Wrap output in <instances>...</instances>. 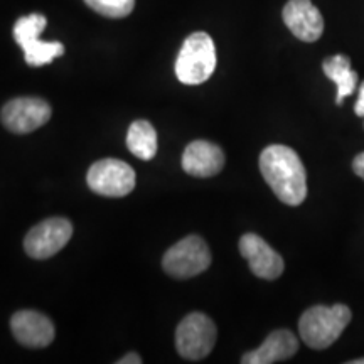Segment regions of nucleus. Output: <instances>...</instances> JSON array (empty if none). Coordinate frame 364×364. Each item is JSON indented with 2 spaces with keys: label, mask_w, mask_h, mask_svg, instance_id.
Here are the masks:
<instances>
[{
  "label": "nucleus",
  "mask_w": 364,
  "mask_h": 364,
  "mask_svg": "<svg viewBox=\"0 0 364 364\" xmlns=\"http://www.w3.org/2000/svg\"><path fill=\"white\" fill-rule=\"evenodd\" d=\"M216 324L203 312L186 316L177 326L176 348L181 358L188 361H201L211 354L216 344Z\"/></svg>",
  "instance_id": "obj_4"
},
{
  "label": "nucleus",
  "mask_w": 364,
  "mask_h": 364,
  "mask_svg": "<svg viewBox=\"0 0 364 364\" xmlns=\"http://www.w3.org/2000/svg\"><path fill=\"white\" fill-rule=\"evenodd\" d=\"M216 70V48L211 36L194 33L182 44L176 59V76L184 85H201Z\"/></svg>",
  "instance_id": "obj_3"
},
{
  "label": "nucleus",
  "mask_w": 364,
  "mask_h": 364,
  "mask_svg": "<svg viewBox=\"0 0 364 364\" xmlns=\"http://www.w3.org/2000/svg\"><path fill=\"white\" fill-rule=\"evenodd\" d=\"M211 265V252L201 236L191 235L167 250L162 267L167 275L184 280L206 272Z\"/></svg>",
  "instance_id": "obj_5"
},
{
  "label": "nucleus",
  "mask_w": 364,
  "mask_h": 364,
  "mask_svg": "<svg viewBox=\"0 0 364 364\" xmlns=\"http://www.w3.org/2000/svg\"><path fill=\"white\" fill-rule=\"evenodd\" d=\"M284 22L290 33L304 43H316L324 33V19L311 0H289L284 7Z\"/></svg>",
  "instance_id": "obj_10"
},
{
  "label": "nucleus",
  "mask_w": 364,
  "mask_h": 364,
  "mask_svg": "<svg viewBox=\"0 0 364 364\" xmlns=\"http://www.w3.org/2000/svg\"><path fill=\"white\" fill-rule=\"evenodd\" d=\"M322 70H324L326 76L331 81H334L338 86V97H336V103L343 105V100L351 95L358 88V73L351 70V59L344 54H336V56L327 58L322 63Z\"/></svg>",
  "instance_id": "obj_14"
},
{
  "label": "nucleus",
  "mask_w": 364,
  "mask_h": 364,
  "mask_svg": "<svg viewBox=\"0 0 364 364\" xmlns=\"http://www.w3.org/2000/svg\"><path fill=\"white\" fill-rule=\"evenodd\" d=\"M299 351V339L289 329L273 331L255 351L241 356L243 364H273L287 361Z\"/></svg>",
  "instance_id": "obj_13"
},
{
  "label": "nucleus",
  "mask_w": 364,
  "mask_h": 364,
  "mask_svg": "<svg viewBox=\"0 0 364 364\" xmlns=\"http://www.w3.org/2000/svg\"><path fill=\"white\" fill-rule=\"evenodd\" d=\"M86 182L93 193L105 198H124L135 188V171L124 161L103 159L90 167Z\"/></svg>",
  "instance_id": "obj_6"
},
{
  "label": "nucleus",
  "mask_w": 364,
  "mask_h": 364,
  "mask_svg": "<svg viewBox=\"0 0 364 364\" xmlns=\"http://www.w3.org/2000/svg\"><path fill=\"white\" fill-rule=\"evenodd\" d=\"M14 338L26 348L41 349L54 341V324L51 318L38 311H19L11 318Z\"/></svg>",
  "instance_id": "obj_11"
},
{
  "label": "nucleus",
  "mask_w": 364,
  "mask_h": 364,
  "mask_svg": "<svg viewBox=\"0 0 364 364\" xmlns=\"http://www.w3.org/2000/svg\"><path fill=\"white\" fill-rule=\"evenodd\" d=\"M118 364H142V358H140L136 353H130L127 354L125 358H122L120 361H118Z\"/></svg>",
  "instance_id": "obj_21"
},
{
  "label": "nucleus",
  "mask_w": 364,
  "mask_h": 364,
  "mask_svg": "<svg viewBox=\"0 0 364 364\" xmlns=\"http://www.w3.org/2000/svg\"><path fill=\"white\" fill-rule=\"evenodd\" d=\"M354 112H356L358 117H364V81L359 86V95L356 100V105H354Z\"/></svg>",
  "instance_id": "obj_19"
},
{
  "label": "nucleus",
  "mask_w": 364,
  "mask_h": 364,
  "mask_svg": "<svg viewBox=\"0 0 364 364\" xmlns=\"http://www.w3.org/2000/svg\"><path fill=\"white\" fill-rule=\"evenodd\" d=\"M73 236V225L66 218H49L29 231L24 240V250L31 258L46 260L66 247Z\"/></svg>",
  "instance_id": "obj_7"
},
{
  "label": "nucleus",
  "mask_w": 364,
  "mask_h": 364,
  "mask_svg": "<svg viewBox=\"0 0 364 364\" xmlns=\"http://www.w3.org/2000/svg\"><path fill=\"white\" fill-rule=\"evenodd\" d=\"M263 179L282 203L299 206L307 196L306 167L299 154L287 145H270L260 156Z\"/></svg>",
  "instance_id": "obj_1"
},
{
  "label": "nucleus",
  "mask_w": 364,
  "mask_h": 364,
  "mask_svg": "<svg viewBox=\"0 0 364 364\" xmlns=\"http://www.w3.org/2000/svg\"><path fill=\"white\" fill-rule=\"evenodd\" d=\"M127 147L135 157L150 161L157 154V132L147 120H136L127 134Z\"/></svg>",
  "instance_id": "obj_15"
},
{
  "label": "nucleus",
  "mask_w": 364,
  "mask_h": 364,
  "mask_svg": "<svg viewBox=\"0 0 364 364\" xmlns=\"http://www.w3.org/2000/svg\"><path fill=\"white\" fill-rule=\"evenodd\" d=\"M85 4L108 19H124L135 7V0H85Z\"/></svg>",
  "instance_id": "obj_18"
},
{
  "label": "nucleus",
  "mask_w": 364,
  "mask_h": 364,
  "mask_svg": "<svg viewBox=\"0 0 364 364\" xmlns=\"http://www.w3.org/2000/svg\"><path fill=\"white\" fill-rule=\"evenodd\" d=\"M46 26H48V19H46L43 14H29V16L21 17L16 22V26H14V39H16V43L21 48H24L26 44L41 38Z\"/></svg>",
  "instance_id": "obj_17"
},
{
  "label": "nucleus",
  "mask_w": 364,
  "mask_h": 364,
  "mask_svg": "<svg viewBox=\"0 0 364 364\" xmlns=\"http://www.w3.org/2000/svg\"><path fill=\"white\" fill-rule=\"evenodd\" d=\"M351 364H364V358L363 359H354V361H351Z\"/></svg>",
  "instance_id": "obj_22"
},
{
  "label": "nucleus",
  "mask_w": 364,
  "mask_h": 364,
  "mask_svg": "<svg viewBox=\"0 0 364 364\" xmlns=\"http://www.w3.org/2000/svg\"><path fill=\"white\" fill-rule=\"evenodd\" d=\"M225 152L208 140H194L182 154V169L194 177H213L225 167Z\"/></svg>",
  "instance_id": "obj_12"
},
{
  "label": "nucleus",
  "mask_w": 364,
  "mask_h": 364,
  "mask_svg": "<svg viewBox=\"0 0 364 364\" xmlns=\"http://www.w3.org/2000/svg\"><path fill=\"white\" fill-rule=\"evenodd\" d=\"M51 105L43 98H14L4 105L2 124L12 134H31V132L41 129L51 118Z\"/></svg>",
  "instance_id": "obj_8"
},
{
  "label": "nucleus",
  "mask_w": 364,
  "mask_h": 364,
  "mask_svg": "<svg viewBox=\"0 0 364 364\" xmlns=\"http://www.w3.org/2000/svg\"><path fill=\"white\" fill-rule=\"evenodd\" d=\"M351 309L344 304H336L332 307H311L299 321L300 338L309 348L327 349L341 338L351 322Z\"/></svg>",
  "instance_id": "obj_2"
},
{
  "label": "nucleus",
  "mask_w": 364,
  "mask_h": 364,
  "mask_svg": "<svg viewBox=\"0 0 364 364\" xmlns=\"http://www.w3.org/2000/svg\"><path fill=\"white\" fill-rule=\"evenodd\" d=\"M240 253L247 258L250 270L263 280H277L285 270L284 258L265 240L255 233H247L240 240Z\"/></svg>",
  "instance_id": "obj_9"
},
{
  "label": "nucleus",
  "mask_w": 364,
  "mask_h": 364,
  "mask_svg": "<svg viewBox=\"0 0 364 364\" xmlns=\"http://www.w3.org/2000/svg\"><path fill=\"white\" fill-rule=\"evenodd\" d=\"M22 51H24L27 65L39 68V66L49 65V63H53L56 58L63 56V54H65V46L58 43V41L46 43V41L36 39L33 43L26 44L24 48H22Z\"/></svg>",
  "instance_id": "obj_16"
},
{
  "label": "nucleus",
  "mask_w": 364,
  "mask_h": 364,
  "mask_svg": "<svg viewBox=\"0 0 364 364\" xmlns=\"http://www.w3.org/2000/svg\"><path fill=\"white\" fill-rule=\"evenodd\" d=\"M353 169L359 177H361V179H364V152L359 154V156H356V159H354Z\"/></svg>",
  "instance_id": "obj_20"
}]
</instances>
